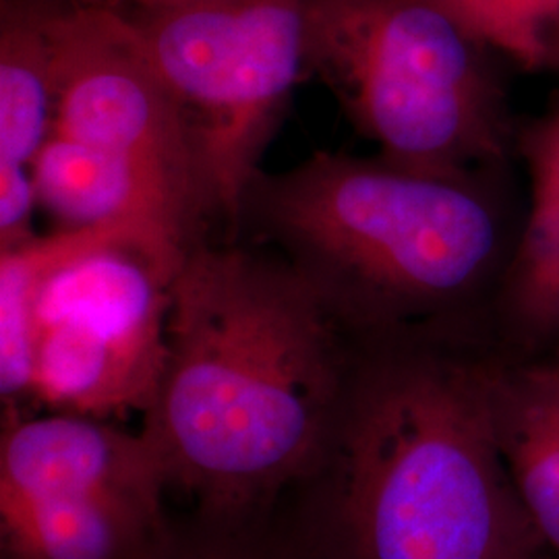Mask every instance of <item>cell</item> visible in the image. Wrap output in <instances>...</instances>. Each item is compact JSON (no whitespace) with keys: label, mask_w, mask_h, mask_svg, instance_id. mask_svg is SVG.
Masks as SVG:
<instances>
[{"label":"cell","mask_w":559,"mask_h":559,"mask_svg":"<svg viewBox=\"0 0 559 559\" xmlns=\"http://www.w3.org/2000/svg\"><path fill=\"white\" fill-rule=\"evenodd\" d=\"M141 559H261L249 551H242L237 543H180L175 533L166 531L150 551Z\"/></svg>","instance_id":"14"},{"label":"cell","mask_w":559,"mask_h":559,"mask_svg":"<svg viewBox=\"0 0 559 559\" xmlns=\"http://www.w3.org/2000/svg\"><path fill=\"white\" fill-rule=\"evenodd\" d=\"M55 59L52 131L122 162L189 253L205 242L212 214L179 106L135 27L106 4H44Z\"/></svg>","instance_id":"7"},{"label":"cell","mask_w":559,"mask_h":559,"mask_svg":"<svg viewBox=\"0 0 559 559\" xmlns=\"http://www.w3.org/2000/svg\"><path fill=\"white\" fill-rule=\"evenodd\" d=\"M491 336L510 359L559 348V177L531 179L524 226L491 299Z\"/></svg>","instance_id":"12"},{"label":"cell","mask_w":559,"mask_h":559,"mask_svg":"<svg viewBox=\"0 0 559 559\" xmlns=\"http://www.w3.org/2000/svg\"><path fill=\"white\" fill-rule=\"evenodd\" d=\"M311 0H133L117 9L177 102L212 224L239 239L240 207L260 175L300 73Z\"/></svg>","instance_id":"6"},{"label":"cell","mask_w":559,"mask_h":559,"mask_svg":"<svg viewBox=\"0 0 559 559\" xmlns=\"http://www.w3.org/2000/svg\"><path fill=\"white\" fill-rule=\"evenodd\" d=\"M129 2H133V0H104V4L110 7V9H122V7H127Z\"/></svg>","instance_id":"18"},{"label":"cell","mask_w":559,"mask_h":559,"mask_svg":"<svg viewBox=\"0 0 559 559\" xmlns=\"http://www.w3.org/2000/svg\"><path fill=\"white\" fill-rule=\"evenodd\" d=\"M543 71H559V0H540Z\"/></svg>","instance_id":"15"},{"label":"cell","mask_w":559,"mask_h":559,"mask_svg":"<svg viewBox=\"0 0 559 559\" xmlns=\"http://www.w3.org/2000/svg\"><path fill=\"white\" fill-rule=\"evenodd\" d=\"M357 346L274 249L205 240L173 280L168 359L141 433L170 485L239 520L328 454Z\"/></svg>","instance_id":"1"},{"label":"cell","mask_w":559,"mask_h":559,"mask_svg":"<svg viewBox=\"0 0 559 559\" xmlns=\"http://www.w3.org/2000/svg\"><path fill=\"white\" fill-rule=\"evenodd\" d=\"M551 355H556V357H559V348L558 350H556V353H551ZM547 357H549V355H547Z\"/></svg>","instance_id":"19"},{"label":"cell","mask_w":559,"mask_h":559,"mask_svg":"<svg viewBox=\"0 0 559 559\" xmlns=\"http://www.w3.org/2000/svg\"><path fill=\"white\" fill-rule=\"evenodd\" d=\"M48 7H59V9H80V7H96L104 4V0H36Z\"/></svg>","instance_id":"17"},{"label":"cell","mask_w":559,"mask_h":559,"mask_svg":"<svg viewBox=\"0 0 559 559\" xmlns=\"http://www.w3.org/2000/svg\"><path fill=\"white\" fill-rule=\"evenodd\" d=\"M166 531L160 503L135 498L0 501L2 559H141Z\"/></svg>","instance_id":"10"},{"label":"cell","mask_w":559,"mask_h":559,"mask_svg":"<svg viewBox=\"0 0 559 559\" xmlns=\"http://www.w3.org/2000/svg\"><path fill=\"white\" fill-rule=\"evenodd\" d=\"M479 175L318 152L249 185L240 235L309 280L357 338L475 325L510 258Z\"/></svg>","instance_id":"3"},{"label":"cell","mask_w":559,"mask_h":559,"mask_svg":"<svg viewBox=\"0 0 559 559\" xmlns=\"http://www.w3.org/2000/svg\"><path fill=\"white\" fill-rule=\"evenodd\" d=\"M480 325L359 338L330 450V559H545L501 454Z\"/></svg>","instance_id":"2"},{"label":"cell","mask_w":559,"mask_h":559,"mask_svg":"<svg viewBox=\"0 0 559 559\" xmlns=\"http://www.w3.org/2000/svg\"><path fill=\"white\" fill-rule=\"evenodd\" d=\"M55 59L36 0L0 7V251L34 239L32 168L55 122Z\"/></svg>","instance_id":"9"},{"label":"cell","mask_w":559,"mask_h":559,"mask_svg":"<svg viewBox=\"0 0 559 559\" xmlns=\"http://www.w3.org/2000/svg\"><path fill=\"white\" fill-rule=\"evenodd\" d=\"M81 230H94L96 235H98V247L96 249H100V247H106L108 242L112 245V242H120L122 240V233L120 230H112V228H81ZM0 399H2V408H23L25 406V402L29 400V388H27V392L25 394H21V396H4L2 392H0Z\"/></svg>","instance_id":"16"},{"label":"cell","mask_w":559,"mask_h":559,"mask_svg":"<svg viewBox=\"0 0 559 559\" xmlns=\"http://www.w3.org/2000/svg\"><path fill=\"white\" fill-rule=\"evenodd\" d=\"M496 429L520 501L547 554L559 558V357H503Z\"/></svg>","instance_id":"11"},{"label":"cell","mask_w":559,"mask_h":559,"mask_svg":"<svg viewBox=\"0 0 559 559\" xmlns=\"http://www.w3.org/2000/svg\"><path fill=\"white\" fill-rule=\"evenodd\" d=\"M168 485L141 431L78 413H2L0 501L122 496L162 506Z\"/></svg>","instance_id":"8"},{"label":"cell","mask_w":559,"mask_h":559,"mask_svg":"<svg viewBox=\"0 0 559 559\" xmlns=\"http://www.w3.org/2000/svg\"><path fill=\"white\" fill-rule=\"evenodd\" d=\"M59 228L0 251V390L25 413L150 408L168 359L173 278L135 245Z\"/></svg>","instance_id":"4"},{"label":"cell","mask_w":559,"mask_h":559,"mask_svg":"<svg viewBox=\"0 0 559 559\" xmlns=\"http://www.w3.org/2000/svg\"><path fill=\"white\" fill-rule=\"evenodd\" d=\"M485 46L528 71H543L540 0H441Z\"/></svg>","instance_id":"13"},{"label":"cell","mask_w":559,"mask_h":559,"mask_svg":"<svg viewBox=\"0 0 559 559\" xmlns=\"http://www.w3.org/2000/svg\"><path fill=\"white\" fill-rule=\"evenodd\" d=\"M496 55L441 0H311L307 69L385 160L489 173L512 124Z\"/></svg>","instance_id":"5"}]
</instances>
